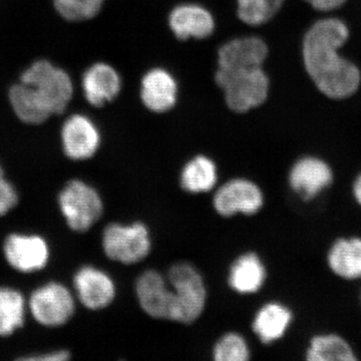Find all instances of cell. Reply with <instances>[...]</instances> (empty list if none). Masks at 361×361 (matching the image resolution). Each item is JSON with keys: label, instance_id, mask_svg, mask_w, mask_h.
<instances>
[{"label": "cell", "instance_id": "cell-26", "mask_svg": "<svg viewBox=\"0 0 361 361\" xmlns=\"http://www.w3.org/2000/svg\"><path fill=\"white\" fill-rule=\"evenodd\" d=\"M104 0H52L59 16L68 21H85L94 18Z\"/></svg>", "mask_w": 361, "mask_h": 361}, {"label": "cell", "instance_id": "cell-17", "mask_svg": "<svg viewBox=\"0 0 361 361\" xmlns=\"http://www.w3.org/2000/svg\"><path fill=\"white\" fill-rule=\"evenodd\" d=\"M120 75L106 63H94L85 71L82 87L87 103L96 108L111 103L121 90Z\"/></svg>", "mask_w": 361, "mask_h": 361}, {"label": "cell", "instance_id": "cell-31", "mask_svg": "<svg viewBox=\"0 0 361 361\" xmlns=\"http://www.w3.org/2000/svg\"><path fill=\"white\" fill-rule=\"evenodd\" d=\"M360 303H361V288H360Z\"/></svg>", "mask_w": 361, "mask_h": 361}, {"label": "cell", "instance_id": "cell-16", "mask_svg": "<svg viewBox=\"0 0 361 361\" xmlns=\"http://www.w3.org/2000/svg\"><path fill=\"white\" fill-rule=\"evenodd\" d=\"M325 260L330 272L339 279L361 280V236H344L334 240Z\"/></svg>", "mask_w": 361, "mask_h": 361}, {"label": "cell", "instance_id": "cell-21", "mask_svg": "<svg viewBox=\"0 0 361 361\" xmlns=\"http://www.w3.org/2000/svg\"><path fill=\"white\" fill-rule=\"evenodd\" d=\"M218 168L209 157L199 155L187 161L180 171V186L189 194L209 193L218 182Z\"/></svg>", "mask_w": 361, "mask_h": 361}, {"label": "cell", "instance_id": "cell-5", "mask_svg": "<svg viewBox=\"0 0 361 361\" xmlns=\"http://www.w3.org/2000/svg\"><path fill=\"white\" fill-rule=\"evenodd\" d=\"M167 280L177 298V323L191 325L203 314L208 292L200 271L192 263H175L168 271Z\"/></svg>", "mask_w": 361, "mask_h": 361}, {"label": "cell", "instance_id": "cell-12", "mask_svg": "<svg viewBox=\"0 0 361 361\" xmlns=\"http://www.w3.org/2000/svg\"><path fill=\"white\" fill-rule=\"evenodd\" d=\"M73 287L80 302L87 310H103L115 300L116 286L113 278L92 265L80 267L73 277Z\"/></svg>", "mask_w": 361, "mask_h": 361}, {"label": "cell", "instance_id": "cell-30", "mask_svg": "<svg viewBox=\"0 0 361 361\" xmlns=\"http://www.w3.org/2000/svg\"><path fill=\"white\" fill-rule=\"evenodd\" d=\"M351 193H353V200L361 208V172L355 176L351 185Z\"/></svg>", "mask_w": 361, "mask_h": 361}, {"label": "cell", "instance_id": "cell-1", "mask_svg": "<svg viewBox=\"0 0 361 361\" xmlns=\"http://www.w3.org/2000/svg\"><path fill=\"white\" fill-rule=\"evenodd\" d=\"M348 37V25L338 18L318 20L304 37L302 52L306 71L316 87L330 99H348L357 92L360 85L357 66L338 54Z\"/></svg>", "mask_w": 361, "mask_h": 361}, {"label": "cell", "instance_id": "cell-23", "mask_svg": "<svg viewBox=\"0 0 361 361\" xmlns=\"http://www.w3.org/2000/svg\"><path fill=\"white\" fill-rule=\"evenodd\" d=\"M8 97L14 114L23 123L39 125L51 118V115L32 97L30 90L23 82H20L11 87Z\"/></svg>", "mask_w": 361, "mask_h": 361}, {"label": "cell", "instance_id": "cell-28", "mask_svg": "<svg viewBox=\"0 0 361 361\" xmlns=\"http://www.w3.org/2000/svg\"><path fill=\"white\" fill-rule=\"evenodd\" d=\"M71 358V353L65 349L61 350L49 351L42 355L23 356L20 358L23 361H66Z\"/></svg>", "mask_w": 361, "mask_h": 361}, {"label": "cell", "instance_id": "cell-13", "mask_svg": "<svg viewBox=\"0 0 361 361\" xmlns=\"http://www.w3.org/2000/svg\"><path fill=\"white\" fill-rule=\"evenodd\" d=\"M63 153L73 161H85L96 155L101 146V134L96 123L85 115L71 116L61 127Z\"/></svg>", "mask_w": 361, "mask_h": 361}, {"label": "cell", "instance_id": "cell-4", "mask_svg": "<svg viewBox=\"0 0 361 361\" xmlns=\"http://www.w3.org/2000/svg\"><path fill=\"white\" fill-rule=\"evenodd\" d=\"M102 246L106 257L123 265H134L148 257L152 251L151 232L147 224L110 223L104 229Z\"/></svg>", "mask_w": 361, "mask_h": 361}, {"label": "cell", "instance_id": "cell-3", "mask_svg": "<svg viewBox=\"0 0 361 361\" xmlns=\"http://www.w3.org/2000/svg\"><path fill=\"white\" fill-rule=\"evenodd\" d=\"M20 82L51 116L63 113L73 97V80L68 73L45 59L28 66L21 73Z\"/></svg>", "mask_w": 361, "mask_h": 361}, {"label": "cell", "instance_id": "cell-29", "mask_svg": "<svg viewBox=\"0 0 361 361\" xmlns=\"http://www.w3.org/2000/svg\"><path fill=\"white\" fill-rule=\"evenodd\" d=\"M348 0H306L313 8L319 11H330L339 8L343 6Z\"/></svg>", "mask_w": 361, "mask_h": 361}, {"label": "cell", "instance_id": "cell-22", "mask_svg": "<svg viewBox=\"0 0 361 361\" xmlns=\"http://www.w3.org/2000/svg\"><path fill=\"white\" fill-rule=\"evenodd\" d=\"M26 302L18 289L0 287V336H13L25 324Z\"/></svg>", "mask_w": 361, "mask_h": 361}, {"label": "cell", "instance_id": "cell-14", "mask_svg": "<svg viewBox=\"0 0 361 361\" xmlns=\"http://www.w3.org/2000/svg\"><path fill=\"white\" fill-rule=\"evenodd\" d=\"M267 275V268L260 256L248 251L233 261L228 272V285L240 295H252L262 290Z\"/></svg>", "mask_w": 361, "mask_h": 361}, {"label": "cell", "instance_id": "cell-32", "mask_svg": "<svg viewBox=\"0 0 361 361\" xmlns=\"http://www.w3.org/2000/svg\"><path fill=\"white\" fill-rule=\"evenodd\" d=\"M304 1H306V0H304Z\"/></svg>", "mask_w": 361, "mask_h": 361}, {"label": "cell", "instance_id": "cell-25", "mask_svg": "<svg viewBox=\"0 0 361 361\" xmlns=\"http://www.w3.org/2000/svg\"><path fill=\"white\" fill-rule=\"evenodd\" d=\"M285 0H237L240 20L249 25L267 23L281 9Z\"/></svg>", "mask_w": 361, "mask_h": 361}, {"label": "cell", "instance_id": "cell-20", "mask_svg": "<svg viewBox=\"0 0 361 361\" xmlns=\"http://www.w3.org/2000/svg\"><path fill=\"white\" fill-rule=\"evenodd\" d=\"M307 361H356L357 355L350 342L338 334H315L305 349Z\"/></svg>", "mask_w": 361, "mask_h": 361}, {"label": "cell", "instance_id": "cell-9", "mask_svg": "<svg viewBox=\"0 0 361 361\" xmlns=\"http://www.w3.org/2000/svg\"><path fill=\"white\" fill-rule=\"evenodd\" d=\"M135 296L142 310L154 319L177 322L176 294L167 278L159 271H144L135 280Z\"/></svg>", "mask_w": 361, "mask_h": 361}, {"label": "cell", "instance_id": "cell-2", "mask_svg": "<svg viewBox=\"0 0 361 361\" xmlns=\"http://www.w3.org/2000/svg\"><path fill=\"white\" fill-rule=\"evenodd\" d=\"M263 63L241 52L218 56L216 82L224 92L226 103L232 111L245 113L267 99L269 78L263 71Z\"/></svg>", "mask_w": 361, "mask_h": 361}, {"label": "cell", "instance_id": "cell-8", "mask_svg": "<svg viewBox=\"0 0 361 361\" xmlns=\"http://www.w3.org/2000/svg\"><path fill=\"white\" fill-rule=\"evenodd\" d=\"M263 190L254 180L247 178H233L216 190L213 208L223 218H231L242 214L254 216L264 207Z\"/></svg>", "mask_w": 361, "mask_h": 361}, {"label": "cell", "instance_id": "cell-18", "mask_svg": "<svg viewBox=\"0 0 361 361\" xmlns=\"http://www.w3.org/2000/svg\"><path fill=\"white\" fill-rule=\"evenodd\" d=\"M178 87L175 78L167 71L154 68L142 80V103L149 111L165 113L177 102Z\"/></svg>", "mask_w": 361, "mask_h": 361}, {"label": "cell", "instance_id": "cell-27", "mask_svg": "<svg viewBox=\"0 0 361 361\" xmlns=\"http://www.w3.org/2000/svg\"><path fill=\"white\" fill-rule=\"evenodd\" d=\"M18 194L13 185L6 179L0 165V217L6 215L18 205Z\"/></svg>", "mask_w": 361, "mask_h": 361}, {"label": "cell", "instance_id": "cell-24", "mask_svg": "<svg viewBox=\"0 0 361 361\" xmlns=\"http://www.w3.org/2000/svg\"><path fill=\"white\" fill-rule=\"evenodd\" d=\"M212 355L215 361H247L251 357L250 346L238 332H226L214 344Z\"/></svg>", "mask_w": 361, "mask_h": 361}, {"label": "cell", "instance_id": "cell-11", "mask_svg": "<svg viewBox=\"0 0 361 361\" xmlns=\"http://www.w3.org/2000/svg\"><path fill=\"white\" fill-rule=\"evenodd\" d=\"M4 258L9 266L21 273L44 269L51 257V249L44 237L37 234L13 233L4 240Z\"/></svg>", "mask_w": 361, "mask_h": 361}, {"label": "cell", "instance_id": "cell-7", "mask_svg": "<svg viewBox=\"0 0 361 361\" xmlns=\"http://www.w3.org/2000/svg\"><path fill=\"white\" fill-rule=\"evenodd\" d=\"M27 307L35 322L45 327H59L75 314V300L68 287L59 282H47L35 289Z\"/></svg>", "mask_w": 361, "mask_h": 361}, {"label": "cell", "instance_id": "cell-19", "mask_svg": "<svg viewBox=\"0 0 361 361\" xmlns=\"http://www.w3.org/2000/svg\"><path fill=\"white\" fill-rule=\"evenodd\" d=\"M170 27L178 39L186 40L190 37L205 39L212 35L215 21L204 7L196 4H183L177 6L169 18Z\"/></svg>", "mask_w": 361, "mask_h": 361}, {"label": "cell", "instance_id": "cell-6", "mask_svg": "<svg viewBox=\"0 0 361 361\" xmlns=\"http://www.w3.org/2000/svg\"><path fill=\"white\" fill-rule=\"evenodd\" d=\"M59 207L66 225L78 233L89 231L104 214V202L96 188L73 179L59 192Z\"/></svg>", "mask_w": 361, "mask_h": 361}, {"label": "cell", "instance_id": "cell-15", "mask_svg": "<svg viewBox=\"0 0 361 361\" xmlns=\"http://www.w3.org/2000/svg\"><path fill=\"white\" fill-rule=\"evenodd\" d=\"M294 313L286 304L269 301L261 306L252 320V330L265 345L281 341L290 329Z\"/></svg>", "mask_w": 361, "mask_h": 361}, {"label": "cell", "instance_id": "cell-10", "mask_svg": "<svg viewBox=\"0 0 361 361\" xmlns=\"http://www.w3.org/2000/svg\"><path fill=\"white\" fill-rule=\"evenodd\" d=\"M334 169L326 161L315 156H305L292 165L288 173L291 191L303 202L315 200L334 182Z\"/></svg>", "mask_w": 361, "mask_h": 361}]
</instances>
